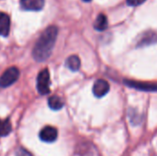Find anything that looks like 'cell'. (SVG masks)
<instances>
[{
    "instance_id": "obj_1",
    "label": "cell",
    "mask_w": 157,
    "mask_h": 156,
    "mask_svg": "<svg viewBox=\"0 0 157 156\" xmlns=\"http://www.w3.org/2000/svg\"><path fill=\"white\" fill-rule=\"evenodd\" d=\"M58 35V29L55 26L48 27L40 36L36 41L32 55L37 62H43L47 60L54 47Z\"/></svg>"
},
{
    "instance_id": "obj_2",
    "label": "cell",
    "mask_w": 157,
    "mask_h": 156,
    "mask_svg": "<svg viewBox=\"0 0 157 156\" xmlns=\"http://www.w3.org/2000/svg\"><path fill=\"white\" fill-rule=\"evenodd\" d=\"M50 74L48 69H44L38 74L37 77V89L40 94L47 95L50 93Z\"/></svg>"
},
{
    "instance_id": "obj_3",
    "label": "cell",
    "mask_w": 157,
    "mask_h": 156,
    "mask_svg": "<svg viewBox=\"0 0 157 156\" xmlns=\"http://www.w3.org/2000/svg\"><path fill=\"white\" fill-rule=\"evenodd\" d=\"M19 76V71L17 67H10L4 72L0 77V86L7 87L14 84Z\"/></svg>"
},
{
    "instance_id": "obj_4",
    "label": "cell",
    "mask_w": 157,
    "mask_h": 156,
    "mask_svg": "<svg viewBox=\"0 0 157 156\" xmlns=\"http://www.w3.org/2000/svg\"><path fill=\"white\" fill-rule=\"evenodd\" d=\"M124 84L132 88L140 91L145 92H157V84L155 83H147V82H140L134 80H124Z\"/></svg>"
},
{
    "instance_id": "obj_5",
    "label": "cell",
    "mask_w": 157,
    "mask_h": 156,
    "mask_svg": "<svg viewBox=\"0 0 157 156\" xmlns=\"http://www.w3.org/2000/svg\"><path fill=\"white\" fill-rule=\"evenodd\" d=\"M20 7L27 11H40L44 6V0H20Z\"/></svg>"
},
{
    "instance_id": "obj_6",
    "label": "cell",
    "mask_w": 157,
    "mask_h": 156,
    "mask_svg": "<svg viewBox=\"0 0 157 156\" xmlns=\"http://www.w3.org/2000/svg\"><path fill=\"white\" fill-rule=\"evenodd\" d=\"M109 91V85L107 81L103 79H98L94 83L93 94L97 97H102L107 95Z\"/></svg>"
},
{
    "instance_id": "obj_7",
    "label": "cell",
    "mask_w": 157,
    "mask_h": 156,
    "mask_svg": "<svg viewBox=\"0 0 157 156\" xmlns=\"http://www.w3.org/2000/svg\"><path fill=\"white\" fill-rule=\"evenodd\" d=\"M58 137V131L55 128L47 126L43 128L40 132V138L45 143H52Z\"/></svg>"
},
{
    "instance_id": "obj_8",
    "label": "cell",
    "mask_w": 157,
    "mask_h": 156,
    "mask_svg": "<svg viewBox=\"0 0 157 156\" xmlns=\"http://www.w3.org/2000/svg\"><path fill=\"white\" fill-rule=\"evenodd\" d=\"M157 42V34L154 31H146L141 35V37L138 40L137 46L138 47H144V46H149L152 44H155Z\"/></svg>"
},
{
    "instance_id": "obj_9",
    "label": "cell",
    "mask_w": 157,
    "mask_h": 156,
    "mask_svg": "<svg viewBox=\"0 0 157 156\" xmlns=\"http://www.w3.org/2000/svg\"><path fill=\"white\" fill-rule=\"evenodd\" d=\"M10 30V18L3 12H0V36L6 37Z\"/></svg>"
},
{
    "instance_id": "obj_10",
    "label": "cell",
    "mask_w": 157,
    "mask_h": 156,
    "mask_svg": "<svg viewBox=\"0 0 157 156\" xmlns=\"http://www.w3.org/2000/svg\"><path fill=\"white\" fill-rule=\"evenodd\" d=\"M94 28L98 31H103L108 28V18L104 14H99L94 23Z\"/></svg>"
},
{
    "instance_id": "obj_11",
    "label": "cell",
    "mask_w": 157,
    "mask_h": 156,
    "mask_svg": "<svg viewBox=\"0 0 157 156\" xmlns=\"http://www.w3.org/2000/svg\"><path fill=\"white\" fill-rule=\"evenodd\" d=\"M65 64L70 70L77 71V70H79V68L81 66V61L77 55H71L70 57L67 58Z\"/></svg>"
},
{
    "instance_id": "obj_12",
    "label": "cell",
    "mask_w": 157,
    "mask_h": 156,
    "mask_svg": "<svg viewBox=\"0 0 157 156\" xmlns=\"http://www.w3.org/2000/svg\"><path fill=\"white\" fill-rule=\"evenodd\" d=\"M48 104H49V107L52 109H53V110H59V109H61L63 107V100L59 97H57V96L51 97L48 99Z\"/></svg>"
},
{
    "instance_id": "obj_13",
    "label": "cell",
    "mask_w": 157,
    "mask_h": 156,
    "mask_svg": "<svg viewBox=\"0 0 157 156\" xmlns=\"http://www.w3.org/2000/svg\"><path fill=\"white\" fill-rule=\"evenodd\" d=\"M11 123L8 120H0V136L4 137L10 133Z\"/></svg>"
},
{
    "instance_id": "obj_14",
    "label": "cell",
    "mask_w": 157,
    "mask_h": 156,
    "mask_svg": "<svg viewBox=\"0 0 157 156\" xmlns=\"http://www.w3.org/2000/svg\"><path fill=\"white\" fill-rule=\"evenodd\" d=\"M146 0H127V4L131 6H137L144 3Z\"/></svg>"
},
{
    "instance_id": "obj_15",
    "label": "cell",
    "mask_w": 157,
    "mask_h": 156,
    "mask_svg": "<svg viewBox=\"0 0 157 156\" xmlns=\"http://www.w3.org/2000/svg\"><path fill=\"white\" fill-rule=\"evenodd\" d=\"M17 156H31L29 152H27L26 150L20 148L17 152Z\"/></svg>"
},
{
    "instance_id": "obj_16",
    "label": "cell",
    "mask_w": 157,
    "mask_h": 156,
    "mask_svg": "<svg viewBox=\"0 0 157 156\" xmlns=\"http://www.w3.org/2000/svg\"><path fill=\"white\" fill-rule=\"evenodd\" d=\"M83 1H85V2H90L91 0H83Z\"/></svg>"
}]
</instances>
